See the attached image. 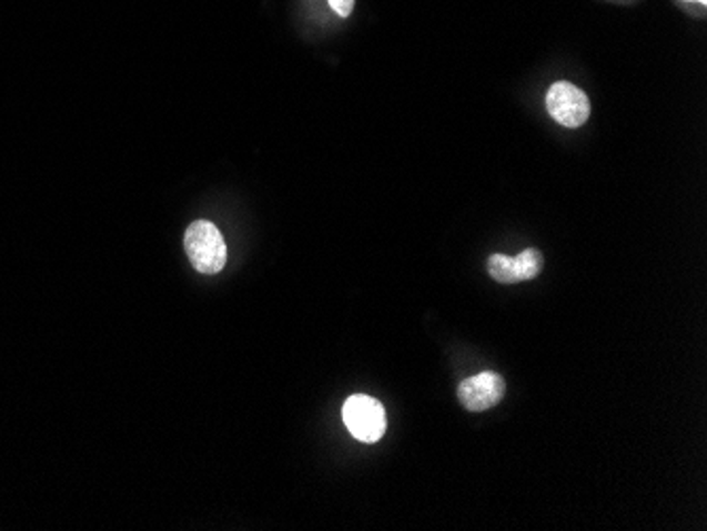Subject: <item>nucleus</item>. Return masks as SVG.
Instances as JSON below:
<instances>
[{
	"mask_svg": "<svg viewBox=\"0 0 707 531\" xmlns=\"http://www.w3.org/2000/svg\"><path fill=\"white\" fill-rule=\"evenodd\" d=\"M184 251L191 265L205 276L221 274L228 263V246L221 232L208 223L198 221L184 233Z\"/></svg>",
	"mask_w": 707,
	"mask_h": 531,
	"instance_id": "1",
	"label": "nucleus"
},
{
	"mask_svg": "<svg viewBox=\"0 0 707 531\" xmlns=\"http://www.w3.org/2000/svg\"><path fill=\"white\" fill-rule=\"evenodd\" d=\"M343 423L361 442H377L386 435V409L380 400L366 394H354L343 405Z\"/></svg>",
	"mask_w": 707,
	"mask_h": 531,
	"instance_id": "2",
	"label": "nucleus"
},
{
	"mask_svg": "<svg viewBox=\"0 0 707 531\" xmlns=\"http://www.w3.org/2000/svg\"><path fill=\"white\" fill-rule=\"evenodd\" d=\"M547 111L559 125L580 127L592 115V102L580 88L568 81H559L548 90Z\"/></svg>",
	"mask_w": 707,
	"mask_h": 531,
	"instance_id": "3",
	"label": "nucleus"
},
{
	"mask_svg": "<svg viewBox=\"0 0 707 531\" xmlns=\"http://www.w3.org/2000/svg\"><path fill=\"white\" fill-rule=\"evenodd\" d=\"M504 394H506V381L503 375L494 370L473 375L457 386V400L471 413H483L496 407L503 400Z\"/></svg>",
	"mask_w": 707,
	"mask_h": 531,
	"instance_id": "4",
	"label": "nucleus"
},
{
	"mask_svg": "<svg viewBox=\"0 0 707 531\" xmlns=\"http://www.w3.org/2000/svg\"><path fill=\"white\" fill-rule=\"evenodd\" d=\"M515 267H517L519 282H527V279L541 276L543 267H545L543 253L536 248H527L522 255L515 256Z\"/></svg>",
	"mask_w": 707,
	"mask_h": 531,
	"instance_id": "5",
	"label": "nucleus"
},
{
	"mask_svg": "<svg viewBox=\"0 0 707 531\" xmlns=\"http://www.w3.org/2000/svg\"><path fill=\"white\" fill-rule=\"evenodd\" d=\"M487 272L501 284H517V267H515V258L504 255H492L487 261Z\"/></svg>",
	"mask_w": 707,
	"mask_h": 531,
	"instance_id": "6",
	"label": "nucleus"
},
{
	"mask_svg": "<svg viewBox=\"0 0 707 531\" xmlns=\"http://www.w3.org/2000/svg\"><path fill=\"white\" fill-rule=\"evenodd\" d=\"M329 2H331L333 11H335L340 18H347V16L352 13L356 0H329Z\"/></svg>",
	"mask_w": 707,
	"mask_h": 531,
	"instance_id": "7",
	"label": "nucleus"
},
{
	"mask_svg": "<svg viewBox=\"0 0 707 531\" xmlns=\"http://www.w3.org/2000/svg\"><path fill=\"white\" fill-rule=\"evenodd\" d=\"M690 2H701V4H706L707 0H690Z\"/></svg>",
	"mask_w": 707,
	"mask_h": 531,
	"instance_id": "8",
	"label": "nucleus"
}]
</instances>
